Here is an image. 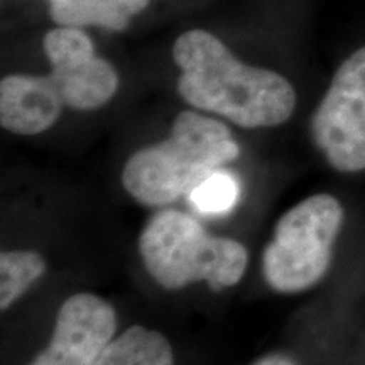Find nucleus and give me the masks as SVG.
I'll use <instances>...</instances> for the list:
<instances>
[{
    "label": "nucleus",
    "mask_w": 365,
    "mask_h": 365,
    "mask_svg": "<svg viewBox=\"0 0 365 365\" xmlns=\"http://www.w3.org/2000/svg\"><path fill=\"white\" fill-rule=\"evenodd\" d=\"M312 137L333 170H365V46L336 70L312 117Z\"/></svg>",
    "instance_id": "5"
},
{
    "label": "nucleus",
    "mask_w": 365,
    "mask_h": 365,
    "mask_svg": "<svg viewBox=\"0 0 365 365\" xmlns=\"http://www.w3.org/2000/svg\"><path fill=\"white\" fill-rule=\"evenodd\" d=\"M63 107L51 76L9 75L0 81V124L12 134L38 135L48 130Z\"/></svg>",
    "instance_id": "8"
},
{
    "label": "nucleus",
    "mask_w": 365,
    "mask_h": 365,
    "mask_svg": "<svg viewBox=\"0 0 365 365\" xmlns=\"http://www.w3.org/2000/svg\"><path fill=\"white\" fill-rule=\"evenodd\" d=\"M239 154L225 124L182 110L166 139L132 154L122 171V185L137 203L166 207L193 193L200 182Z\"/></svg>",
    "instance_id": "2"
},
{
    "label": "nucleus",
    "mask_w": 365,
    "mask_h": 365,
    "mask_svg": "<svg viewBox=\"0 0 365 365\" xmlns=\"http://www.w3.org/2000/svg\"><path fill=\"white\" fill-rule=\"evenodd\" d=\"M254 365H298L294 359L287 357L284 354H271L266 357L259 359Z\"/></svg>",
    "instance_id": "13"
},
{
    "label": "nucleus",
    "mask_w": 365,
    "mask_h": 365,
    "mask_svg": "<svg viewBox=\"0 0 365 365\" xmlns=\"http://www.w3.org/2000/svg\"><path fill=\"white\" fill-rule=\"evenodd\" d=\"M173 59L181 70L178 91L191 107L225 117L244 129L276 127L293 115L296 91L289 80L245 65L207 31L181 34L173 46Z\"/></svg>",
    "instance_id": "1"
},
{
    "label": "nucleus",
    "mask_w": 365,
    "mask_h": 365,
    "mask_svg": "<svg viewBox=\"0 0 365 365\" xmlns=\"http://www.w3.org/2000/svg\"><path fill=\"white\" fill-rule=\"evenodd\" d=\"M44 257L36 250H4L0 254V308L6 312L46 272Z\"/></svg>",
    "instance_id": "11"
},
{
    "label": "nucleus",
    "mask_w": 365,
    "mask_h": 365,
    "mask_svg": "<svg viewBox=\"0 0 365 365\" xmlns=\"http://www.w3.org/2000/svg\"><path fill=\"white\" fill-rule=\"evenodd\" d=\"M149 0H49V14L58 26H98L122 31Z\"/></svg>",
    "instance_id": "9"
},
{
    "label": "nucleus",
    "mask_w": 365,
    "mask_h": 365,
    "mask_svg": "<svg viewBox=\"0 0 365 365\" xmlns=\"http://www.w3.org/2000/svg\"><path fill=\"white\" fill-rule=\"evenodd\" d=\"M139 254L149 276L168 291L207 282L213 291L235 286L247 269V249L228 237L210 235L180 210H161L139 235Z\"/></svg>",
    "instance_id": "3"
},
{
    "label": "nucleus",
    "mask_w": 365,
    "mask_h": 365,
    "mask_svg": "<svg viewBox=\"0 0 365 365\" xmlns=\"http://www.w3.org/2000/svg\"><path fill=\"white\" fill-rule=\"evenodd\" d=\"M93 365H175V355L161 331L135 325L105 346Z\"/></svg>",
    "instance_id": "10"
},
{
    "label": "nucleus",
    "mask_w": 365,
    "mask_h": 365,
    "mask_svg": "<svg viewBox=\"0 0 365 365\" xmlns=\"http://www.w3.org/2000/svg\"><path fill=\"white\" fill-rule=\"evenodd\" d=\"M344 217L341 203L328 193L308 196L287 210L262 252V274L269 287L296 294L318 284L330 267Z\"/></svg>",
    "instance_id": "4"
},
{
    "label": "nucleus",
    "mask_w": 365,
    "mask_h": 365,
    "mask_svg": "<svg viewBox=\"0 0 365 365\" xmlns=\"http://www.w3.org/2000/svg\"><path fill=\"white\" fill-rule=\"evenodd\" d=\"M51 80L65 107L95 110L110 102L118 90V75L110 63L95 54L91 39L80 27L59 26L44 38Z\"/></svg>",
    "instance_id": "6"
},
{
    "label": "nucleus",
    "mask_w": 365,
    "mask_h": 365,
    "mask_svg": "<svg viewBox=\"0 0 365 365\" xmlns=\"http://www.w3.org/2000/svg\"><path fill=\"white\" fill-rule=\"evenodd\" d=\"M239 200V182L232 175L215 171L203 182L196 186L191 193V202L202 213H220L230 212Z\"/></svg>",
    "instance_id": "12"
},
{
    "label": "nucleus",
    "mask_w": 365,
    "mask_h": 365,
    "mask_svg": "<svg viewBox=\"0 0 365 365\" xmlns=\"http://www.w3.org/2000/svg\"><path fill=\"white\" fill-rule=\"evenodd\" d=\"M115 330L117 313L108 301L73 294L59 308L49 345L29 365H93Z\"/></svg>",
    "instance_id": "7"
}]
</instances>
